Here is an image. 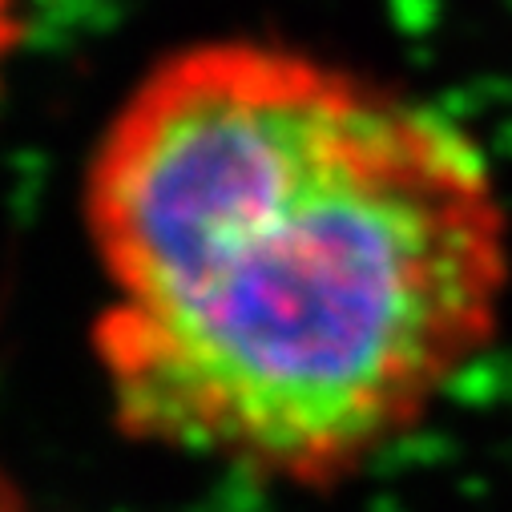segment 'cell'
<instances>
[{"label": "cell", "instance_id": "1", "mask_svg": "<svg viewBox=\"0 0 512 512\" xmlns=\"http://www.w3.org/2000/svg\"><path fill=\"white\" fill-rule=\"evenodd\" d=\"M93 359L134 444L331 492L492 347L508 218L436 109L275 41H198L117 105L81 190Z\"/></svg>", "mask_w": 512, "mask_h": 512}, {"label": "cell", "instance_id": "2", "mask_svg": "<svg viewBox=\"0 0 512 512\" xmlns=\"http://www.w3.org/2000/svg\"><path fill=\"white\" fill-rule=\"evenodd\" d=\"M0 512H33V504L25 500L21 484L5 468H0Z\"/></svg>", "mask_w": 512, "mask_h": 512}, {"label": "cell", "instance_id": "3", "mask_svg": "<svg viewBox=\"0 0 512 512\" xmlns=\"http://www.w3.org/2000/svg\"><path fill=\"white\" fill-rule=\"evenodd\" d=\"M13 37H17V21H13V0H0V61L9 57V49H13Z\"/></svg>", "mask_w": 512, "mask_h": 512}]
</instances>
